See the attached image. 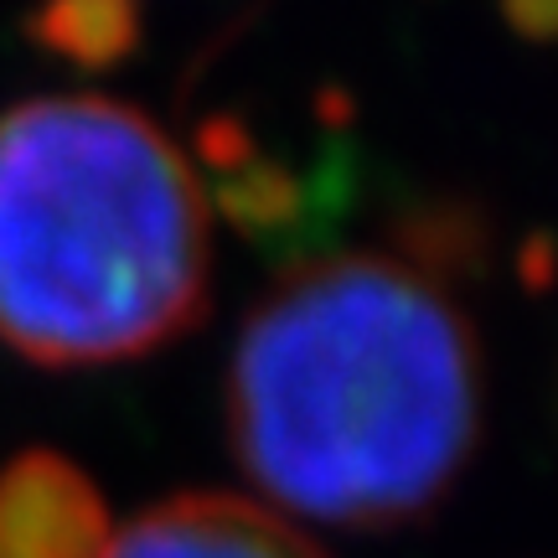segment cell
Segmentation results:
<instances>
[{"instance_id": "1", "label": "cell", "mask_w": 558, "mask_h": 558, "mask_svg": "<svg viewBox=\"0 0 558 558\" xmlns=\"http://www.w3.org/2000/svg\"><path fill=\"white\" fill-rule=\"evenodd\" d=\"M228 435L248 481L331 527L435 512L481 435V347L435 279L388 254L284 275L228 373Z\"/></svg>"}, {"instance_id": "2", "label": "cell", "mask_w": 558, "mask_h": 558, "mask_svg": "<svg viewBox=\"0 0 558 558\" xmlns=\"http://www.w3.org/2000/svg\"><path fill=\"white\" fill-rule=\"evenodd\" d=\"M207 279L202 186L140 109L83 94L0 114V341L41 367L140 357L202 316Z\"/></svg>"}, {"instance_id": "3", "label": "cell", "mask_w": 558, "mask_h": 558, "mask_svg": "<svg viewBox=\"0 0 558 558\" xmlns=\"http://www.w3.org/2000/svg\"><path fill=\"white\" fill-rule=\"evenodd\" d=\"M109 512L94 481L52 450L0 471V558H104Z\"/></svg>"}, {"instance_id": "4", "label": "cell", "mask_w": 558, "mask_h": 558, "mask_svg": "<svg viewBox=\"0 0 558 558\" xmlns=\"http://www.w3.org/2000/svg\"><path fill=\"white\" fill-rule=\"evenodd\" d=\"M104 558H326L300 527L264 512L259 501L197 492L140 512Z\"/></svg>"}, {"instance_id": "5", "label": "cell", "mask_w": 558, "mask_h": 558, "mask_svg": "<svg viewBox=\"0 0 558 558\" xmlns=\"http://www.w3.org/2000/svg\"><path fill=\"white\" fill-rule=\"evenodd\" d=\"M47 52L83 68L120 62L140 37V0H47L32 21Z\"/></svg>"}, {"instance_id": "6", "label": "cell", "mask_w": 558, "mask_h": 558, "mask_svg": "<svg viewBox=\"0 0 558 558\" xmlns=\"http://www.w3.org/2000/svg\"><path fill=\"white\" fill-rule=\"evenodd\" d=\"M507 16L527 37H558V0H507Z\"/></svg>"}]
</instances>
